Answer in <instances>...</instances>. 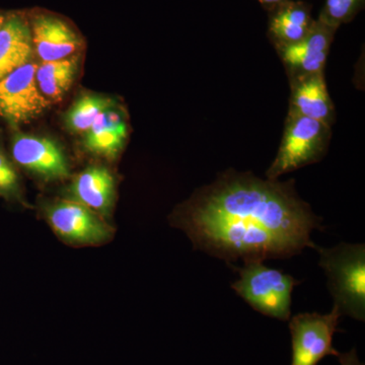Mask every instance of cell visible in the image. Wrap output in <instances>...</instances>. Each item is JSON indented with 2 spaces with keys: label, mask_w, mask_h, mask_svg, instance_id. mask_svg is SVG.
<instances>
[{
  "label": "cell",
  "mask_w": 365,
  "mask_h": 365,
  "mask_svg": "<svg viewBox=\"0 0 365 365\" xmlns=\"http://www.w3.org/2000/svg\"><path fill=\"white\" fill-rule=\"evenodd\" d=\"M194 248L230 262L287 259L316 248L322 220L302 201L294 181L262 180L228 172L194 194L170 217Z\"/></svg>",
  "instance_id": "obj_1"
},
{
  "label": "cell",
  "mask_w": 365,
  "mask_h": 365,
  "mask_svg": "<svg viewBox=\"0 0 365 365\" xmlns=\"http://www.w3.org/2000/svg\"><path fill=\"white\" fill-rule=\"evenodd\" d=\"M319 266L328 277V287L341 316L365 319V246L340 244L331 249L314 248Z\"/></svg>",
  "instance_id": "obj_2"
},
{
  "label": "cell",
  "mask_w": 365,
  "mask_h": 365,
  "mask_svg": "<svg viewBox=\"0 0 365 365\" xmlns=\"http://www.w3.org/2000/svg\"><path fill=\"white\" fill-rule=\"evenodd\" d=\"M234 268L240 274L232 288L255 311L270 318L288 321L292 316V294L299 281L292 275L267 267L263 262H247Z\"/></svg>",
  "instance_id": "obj_3"
},
{
  "label": "cell",
  "mask_w": 365,
  "mask_h": 365,
  "mask_svg": "<svg viewBox=\"0 0 365 365\" xmlns=\"http://www.w3.org/2000/svg\"><path fill=\"white\" fill-rule=\"evenodd\" d=\"M39 210L53 234L68 246H102L114 239L115 228L107 220L73 201L43 200Z\"/></svg>",
  "instance_id": "obj_4"
},
{
  "label": "cell",
  "mask_w": 365,
  "mask_h": 365,
  "mask_svg": "<svg viewBox=\"0 0 365 365\" xmlns=\"http://www.w3.org/2000/svg\"><path fill=\"white\" fill-rule=\"evenodd\" d=\"M330 136L329 125L288 113L279 150L266 177L278 180L282 175L319 162L326 153Z\"/></svg>",
  "instance_id": "obj_5"
},
{
  "label": "cell",
  "mask_w": 365,
  "mask_h": 365,
  "mask_svg": "<svg viewBox=\"0 0 365 365\" xmlns=\"http://www.w3.org/2000/svg\"><path fill=\"white\" fill-rule=\"evenodd\" d=\"M11 129L9 155L18 169L44 182L71 179V163L56 140Z\"/></svg>",
  "instance_id": "obj_6"
},
{
  "label": "cell",
  "mask_w": 365,
  "mask_h": 365,
  "mask_svg": "<svg viewBox=\"0 0 365 365\" xmlns=\"http://www.w3.org/2000/svg\"><path fill=\"white\" fill-rule=\"evenodd\" d=\"M33 61L0 79V120L9 128H18L40 117L50 107L41 93Z\"/></svg>",
  "instance_id": "obj_7"
},
{
  "label": "cell",
  "mask_w": 365,
  "mask_h": 365,
  "mask_svg": "<svg viewBox=\"0 0 365 365\" xmlns=\"http://www.w3.org/2000/svg\"><path fill=\"white\" fill-rule=\"evenodd\" d=\"M341 314L334 307L330 314H295L289 321L292 334V365H318L326 356H338L333 347L334 334L337 331Z\"/></svg>",
  "instance_id": "obj_8"
},
{
  "label": "cell",
  "mask_w": 365,
  "mask_h": 365,
  "mask_svg": "<svg viewBox=\"0 0 365 365\" xmlns=\"http://www.w3.org/2000/svg\"><path fill=\"white\" fill-rule=\"evenodd\" d=\"M26 14L32 34L34 54L41 61L67 58L83 49V37L66 19L41 9Z\"/></svg>",
  "instance_id": "obj_9"
},
{
  "label": "cell",
  "mask_w": 365,
  "mask_h": 365,
  "mask_svg": "<svg viewBox=\"0 0 365 365\" xmlns=\"http://www.w3.org/2000/svg\"><path fill=\"white\" fill-rule=\"evenodd\" d=\"M338 29L317 19L306 37L294 44L276 48L290 78L324 73L331 45Z\"/></svg>",
  "instance_id": "obj_10"
},
{
  "label": "cell",
  "mask_w": 365,
  "mask_h": 365,
  "mask_svg": "<svg viewBox=\"0 0 365 365\" xmlns=\"http://www.w3.org/2000/svg\"><path fill=\"white\" fill-rule=\"evenodd\" d=\"M62 198L73 201L110 220L117 198V179L105 165H90L72 177Z\"/></svg>",
  "instance_id": "obj_11"
},
{
  "label": "cell",
  "mask_w": 365,
  "mask_h": 365,
  "mask_svg": "<svg viewBox=\"0 0 365 365\" xmlns=\"http://www.w3.org/2000/svg\"><path fill=\"white\" fill-rule=\"evenodd\" d=\"M128 122L118 106L97 118L83 138V148L93 157L114 160L123 150L128 137Z\"/></svg>",
  "instance_id": "obj_12"
},
{
  "label": "cell",
  "mask_w": 365,
  "mask_h": 365,
  "mask_svg": "<svg viewBox=\"0 0 365 365\" xmlns=\"http://www.w3.org/2000/svg\"><path fill=\"white\" fill-rule=\"evenodd\" d=\"M292 81L290 114L309 118L331 126L335 110L324 73L295 76Z\"/></svg>",
  "instance_id": "obj_13"
},
{
  "label": "cell",
  "mask_w": 365,
  "mask_h": 365,
  "mask_svg": "<svg viewBox=\"0 0 365 365\" xmlns=\"http://www.w3.org/2000/svg\"><path fill=\"white\" fill-rule=\"evenodd\" d=\"M32 34L28 14L7 11L0 28V79L32 61Z\"/></svg>",
  "instance_id": "obj_14"
},
{
  "label": "cell",
  "mask_w": 365,
  "mask_h": 365,
  "mask_svg": "<svg viewBox=\"0 0 365 365\" xmlns=\"http://www.w3.org/2000/svg\"><path fill=\"white\" fill-rule=\"evenodd\" d=\"M314 23L309 4L287 0L269 11L268 35L276 48L294 44L306 37Z\"/></svg>",
  "instance_id": "obj_15"
},
{
  "label": "cell",
  "mask_w": 365,
  "mask_h": 365,
  "mask_svg": "<svg viewBox=\"0 0 365 365\" xmlns=\"http://www.w3.org/2000/svg\"><path fill=\"white\" fill-rule=\"evenodd\" d=\"M78 54L56 61L42 62L37 66L35 78L38 88L50 104L58 103L71 90L78 73Z\"/></svg>",
  "instance_id": "obj_16"
},
{
  "label": "cell",
  "mask_w": 365,
  "mask_h": 365,
  "mask_svg": "<svg viewBox=\"0 0 365 365\" xmlns=\"http://www.w3.org/2000/svg\"><path fill=\"white\" fill-rule=\"evenodd\" d=\"M116 106L117 101L108 96L83 93L67 110L63 122L71 133H86L102 113Z\"/></svg>",
  "instance_id": "obj_17"
},
{
  "label": "cell",
  "mask_w": 365,
  "mask_h": 365,
  "mask_svg": "<svg viewBox=\"0 0 365 365\" xmlns=\"http://www.w3.org/2000/svg\"><path fill=\"white\" fill-rule=\"evenodd\" d=\"M0 198L28 206L24 200L20 173L4 148L0 135Z\"/></svg>",
  "instance_id": "obj_18"
},
{
  "label": "cell",
  "mask_w": 365,
  "mask_h": 365,
  "mask_svg": "<svg viewBox=\"0 0 365 365\" xmlns=\"http://www.w3.org/2000/svg\"><path fill=\"white\" fill-rule=\"evenodd\" d=\"M364 6V0H326L319 19L339 29L343 24L350 23Z\"/></svg>",
  "instance_id": "obj_19"
},
{
  "label": "cell",
  "mask_w": 365,
  "mask_h": 365,
  "mask_svg": "<svg viewBox=\"0 0 365 365\" xmlns=\"http://www.w3.org/2000/svg\"><path fill=\"white\" fill-rule=\"evenodd\" d=\"M337 357L341 365H364L359 361L355 349H352L351 351L347 353H339Z\"/></svg>",
  "instance_id": "obj_20"
},
{
  "label": "cell",
  "mask_w": 365,
  "mask_h": 365,
  "mask_svg": "<svg viewBox=\"0 0 365 365\" xmlns=\"http://www.w3.org/2000/svg\"><path fill=\"white\" fill-rule=\"evenodd\" d=\"M258 1L260 2L262 6L265 7L266 9L270 11L271 9L280 6V4H282L283 2L287 1V0H258Z\"/></svg>",
  "instance_id": "obj_21"
},
{
  "label": "cell",
  "mask_w": 365,
  "mask_h": 365,
  "mask_svg": "<svg viewBox=\"0 0 365 365\" xmlns=\"http://www.w3.org/2000/svg\"><path fill=\"white\" fill-rule=\"evenodd\" d=\"M6 13L7 11H0V28H1L2 24L4 23V20H6Z\"/></svg>",
  "instance_id": "obj_22"
}]
</instances>
